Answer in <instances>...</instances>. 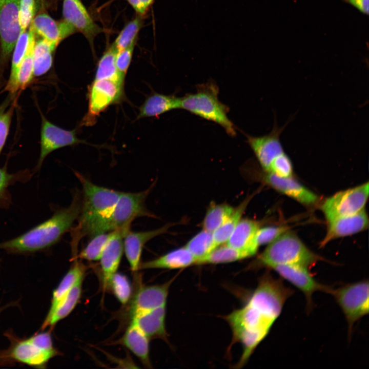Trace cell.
Listing matches in <instances>:
<instances>
[{"label":"cell","instance_id":"1","mask_svg":"<svg viewBox=\"0 0 369 369\" xmlns=\"http://www.w3.org/2000/svg\"><path fill=\"white\" fill-rule=\"evenodd\" d=\"M294 292L279 278L266 273L245 304L225 317L233 334V343H240L242 353L236 367H242L266 337Z\"/></svg>","mask_w":369,"mask_h":369},{"label":"cell","instance_id":"2","mask_svg":"<svg viewBox=\"0 0 369 369\" xmlns=\"http://www.w3.org/2000/svg\"><path fill=\"white\" fill-rule=\"evenodd\" d=\"M81 204V198L76 192L68 207L57 211L50 218L19 236L0 242V249L11 253L24 254L50 247L78 219Z\"/></svg>","mask_w":369,"mask_h":369},{"label":"cell","instance_id":"3","mask_svg":"<svg viewBox=\"0 0 369 369\" xmlns=\"http://www.w3.org/2000/svg\"><path fill=\"white\" fill-rule=\"evenodd\" d=\"M75 174L83 190L78 224L73 233V238L79 241L84 236L105 232L106 223L122 192L96 185Z\"/></svg>","mask_w":369,"mask_h":369},{"label":"cell","instance_id":"4","mask_svg":"<svg viewBox=\"0 0 369 369\" xmlns=\"http://www.w3.org/2000/svg\"><path fill=\"white\" fill-rule=\"evenodd\" d=\"M196 90L180 98L179 108L219 125L230 136H235V126L227 115L229 108L219 101L216 84L210 80L198 85Z\"/></svg>","mask_w":369,"mask_h":369},{"label":"cell","instance_id":"5","mask_svg":"<svg viewBox=\"0 0 369 369\" xmlns=\"http://www.w3.org/2000/svg\"><path fill=\"white\" fill-rule=\"evenodd\" d=\"M321 258L295 234L288 231L269 244L258 258V264L271 269L278 265H298L309 269Z\"/></svg>","mask_w":369,"mask_h":369},{"label":"cell","instance_id":"6","mask_svg":"<svg viewBox=\"0 0 369 369\" xmlns=\"http://www.w3.org/2000/svg\"><path fill=\"white\" fill-rule=\"evenodd\" d=\"M150 190L151 188L139 192H122L106 223L105 232L120 230L127 233L135 219L154 217L146 205Z\"/></svg>","mask_w":369,"mask_h":369},{"label":"cell","instance_id":"7","mask_svg":"<svg viewBox=\"0 0 369 369\" xmlns=\"http://www.w3.org/2000/svg\"><path fill=\"white\" fill-rule=\"evenodd\" d=\"M368 281L363 280L333 289L331 295L343 313L348 324L349 337L358 320L367 315L369 310Z\"/></svg>","mask_w":369,"mask_h":369},{"label":"cell","instance_id":"8","mask_svg":"<svg viewBox=\"0 0 369 369\" xmlns=\"http://www.w3.org/2000/svg\"><path fill=\"white\" fill-rule=\"evenodd\" d=\"M6 336L10 340L11 345L9 348L0 351L1 365L18 362L42 368L45 367L51 359L60 354L40 348L31 337L20 339L9 332Z\"/></svg>","mask_w":369,"mask_h":369},{"label":"cell","instance_id":"9","mask_svg":"<svg viewBox=\"0 0 369 369\" xmlns=\"http://www.w3.org/2000/svg\"><path fill=\"white\" fill-rule=\"evenodd\" d=\"M20 0H0V88L4 83L6 63L21 33L19 19Z\"/></svg>","mask_w":369,"mask_h":369},{"label":"cell","instance_id":"10","mask_svg":"<svg viewBox=\"0 0 369 369\" xmlns=\"http://www.w3.org/2000/svg\"><path fill=\"white\" fill-rule=\"evenodd\" d=\"M368 193V182L340 191L325 200L321 210L327 221L357 214L364 210Z\"/></svg>","mask_w":369,"mask_h":369},{"label":"cell","instance_id":"11","mask_svg":"<svg viewBox=\"0 0 369 369\" xmlns=\"http://www.w3.org/2000/svg\"><path fill=\"white\" fill-rule=\"evenodd\" d=\"M123 93L124 85L110 79L94 80L89 91L88 111L81 125H94L102 112L122 98Z\"/></svg>","mask_w":369,"mask_h":369},{"label":"cell","instance_id":"12","mask_svg":"<svg viewBox=\"0 0 369 369\" xmlns=\"http://www.w3.org/2000/svg\"><path fill=\"white\" fill-rule=\"evenodd\" d=\"M281 278L298 288L304 294L309 311L313 306L312 296L317 291L330 294L333 288L317 281L311 274L309 269L298 265H278L271 268Z\"/></svg>","mask_w":369,"mask_h":369},{"label":"cell","instance_id":"13","mask_svg":"<svg viewBox=\"0 0 369 369\" xmlns=\"http://www.w3.org/2000/svg\"><path fill=\"white\" fill-rule=\"evenodd\" d=\"M271 131L261 136H252L247 135V142L255 154L259 164L267 172L272 162L277 157L285 152L280 141V135L291 118L284 126L279 127L277 124L276 114Z\"/></svg>","mask_w":369,"mask_h":369},{"label":"cell","instance_id":"14","mask_svg":"<svg viewBox=\"0 0 369 369\" xmlns=\"http://www.w3.org/2000/svg\"><path fill=\"white\" fill-rule=\"evenodd\" d=\"M39 110L41 117V128L40 154L37 164V169L42 166L46 157L54 151L66 146L85 142L77 137L75 130H65L53 124Z\"/></svg>","mask_w":369,"mask_h":369},{"label":"cell","instance_id":"15","mask_svg":"<svg viewBox=\"0 0 369 369\" xmlns=\"http://www.w3.org/2000/svg\"><path fill=\"white\" fill-rule=\"evenodd\" d=\"M63 15L64 20L76 31L81 32L91 44H93L95 37L102 31L80 0H64Z\"/></svg>","mask_w":369,"mask_h":369},{"label":"cell","instance_id":"16","mask_svg":"<svg viewBox=\"0 0 369 369\" xmlns=\"http://www.w3.org/2000/svg\"><path fill=\"white\" fill-rule=\"evenodd\" d=\"M173 280L160 284L139 286L132 300L130 316L166 305L169 290Z\"/></svg>","mask_w":369,"mask_h":369},{"label":"cell","instance_id":"17","mask_svg":"<svg viewBox=\"0 0 369 369\" xmlns=\"http://www.w3.org/2000/svg\"><path fill=\"white\" fill-rule=\"evenodd\" d=\"M30 28L54 49L61 41L76 31L64 20L56 21L46 13H40L34 17Z\"/></svg>","mask_w":369,"mask_h":369},{"label":"cell","instance_id":"18","mask_svg":"<svg viewBox=\"0 0 369 369\" xmlns=\"http://www.w3.org/2000/svg\"><path fill=\"white\" fill-rule=\"evenodd\" d=\"M173 225L166 224L156 229L133 232L129 230L124 237V251L131 270L136 272L139 270L140 258L145 244L153 238L166 233Z\"/></svg>","mask_w":369,"mask_h":369},{"label":"cell","instance_id":"19","mask_svg":"<svg viewBox=\"0 0 369 369\" xmlns=\"http://www.w3.org/2000/svg\"><path fill=\"white\" fill-rule=\"evenodd\" d=\"M120 230L112 231L111 236L99 259L102 276L103 291L108 289L110 280L117 272L124 252V237Z\"/></svg>","mask_w":369,"mask_h":369},{"label":"cell","instance_id":"20","mask_svg":"<svg viewBox=\"0 0 369 369\" xmlns=\"http://www.w3.org/2000/svg\"><path fill=\"white\" fill-rule=\"evenodd\" d=\"M263 180L267 184L277 191L304 205H314L318 200L316 194L293 178L292 176L281 177L265 172Z\"/></svg>","mask_w":369,"mask_h":369},{"label":"cell","instance_id":"21","mask_svg":"<svg viewBox=\"0 0 369 369\" xmlns=\"http://www.w3.org/2000/svg\"><path fill=\"white\" fill-rule=\"evenodd\" d=\"M327 232L321 246H324L331 240L349 236L365 230L368 226L366 213L362 211L351 215L337 217L327 221Z\"/></svg>","mask_w":369,"mask_h":369},{"label":"cell","instance_id":"22","mask_svg":"<svg viewBox=\"0 0 369 369\" xmlns=\"http://www.w3.org/2000/svg\"><path fill=\"white\" fill-rule=\"evenodd\" d=\"M166 305L131 317L135 324L149 338L167 340L165 325Z\"/></svg>","mask_w":369,"mask_h":369},{"label":"cell","instance_id":"23","mask_svg":"<svg viewBox=\"0 0 369 369\" xmlns=\"http://www.w3.org/2000/svg\"><path fill=\"white\" fill-rule=\"evenodd\" d=\"M260 228L259 222L249 219H241L235 228L226 244L232 248L247 252L254 256L259 248L256 233Z\"/></svg>","mask_w":369,"mask_h":369},{"label":"cell","instance_id":"24","mask_svg":"<svg viewBox=\"0 0 369 369\" xmlns=\"http://www.w3.org/2000/svg\"><path fill=\"white\" fill-rule=\"evenodd\" d=\"M196 258L185 247L171 251L158 258L140 263L139 270L178 269L196 265Z\"/></svg>","mask_w":369,"mask_h":369},{"label":"cell","instance_id":"25","mask_svg":"<svg viewBox=\"0 0 369 369\" xmlns=\"http://www.w3.org/2000/svg\"><path fill=\"white\" fill-rule=\"evenodd\" d=\"M149 340V338L135 324L131 322L120 342L138 357L145 366L151 367Z\"/></svg>","mask_w":369,"mask_h":369},{"label":"cell","instance_id":"26","mask_svg":"<svg viewBox=\"0 0 369 369\" xmlns=\"http://www.w3.org/2000/svg\"><path fill=\"white\" fill-rule=\"evenodd\" d=\"M74 258L73 263L70 269L53 292L50 309L44 321L49 319L55 309L75 283L79 279L85 277L86 266L78 260L77 256L74 255Z\"/></svg>","mask_w":369,"mask_h":369},{"label":"cell","instance_id":"27","mask_svg":"<svg viewBox=\"0 0 369 369\" xmlns=\"http://www.w3.org/2000/svg\"><path fill=\"white\" fill-rule=\"evenodd\" d=\"M179 107L180 97L155 93L147 98L140 106L137 118L157 117Z\"/></svg>","mask_w":369,"mask_h":369},{"label":"cell","instance_id":"28","mask_svg":"<svg viewBox=\"0 0 369 369\" xmlns=\"http://www.w3.org/2000/svg\"><path fill=\"white\" fill-rule=\"evenodd\" d=\"M84 278V277L81 278L75 283L49 319L44 321L41 327L42 330L47 327L52 329L57 323L67 317L72 312L80 299Z\"/></svg>","mask_w":369,"mask_h":369},{"label":"cell","instance_id":"29","mask_svg":"<svg viewBox=\"0 0 369 369\" xmlns=\"http://www.w3.org/2000/svg\"><path fill=\"white\" fill-rule=\"evenodd\" d=\"M30 36L29 29L22 32L14 48L10 74L5 87V90L8 91L9 93L15 94L18 91L17 88L18 71L27 52L29 44Z\"/></svg>","mask_w":369,"mask_h":369},{"label":"cell","instance_id":"30","mask_svg":"<svg viewBox=\"0 0 369 369\" xmlns=\"http://www.w3.org/2000/svg\"><path fill=\"white\" fill-rule=\"evenodd\" d=\"M221 245L217 246L207 256L198 259L196 265L226 263L251 257L249 254L245 251L232 248L227 244Z\"/></svg>","mask_w":369,"mask_h":369},{"label":"cell","instance_id":"31","mask_svg":"<svg viewBox=\"0 0 369 369\" xmlns=\"http://www.w3.org/2000/svg\"><path fill=\"white\" fill-rule=\"evenodd\" d=\"M55 49L45 39L35 40L33 52L34 76H40L48 72L53 65V52Z\"/></svg>","mask_w":369,"mask_h":369},{"label":"cell","instance_id":"32","mask_svg":"<svg viewBox=\"0 0 369 369\" xmlns=\"http://www.w3.org/2000/svg\"><path fill=\"white\" fill-rule=\"evenodd\" d=\"M116 51L110 47L98 61L94 80L110 79L124 85L125 77L118 71L115 64Z\"/></svg>","mask_w":369,"mask_h":369},{"label":"cell","instance_id":"33","mask_svg":"<svg viewBox=\"0 0 369 369\" xmlns=\"http://www.w3.org/2000/svg\"><path fill=\"white\" fill-rule=\"evenodd\" d=\"M217 246L213 232L203 229L193 237L184 247L197 261L207 256Z\"/></svg>","mask_w":369,"mask_h":369},{"label":"cell","instance_id":"34","mask_svg":"<svg viewBox=\"0 0 369 369\" xmlns=\"http://www.w3.org/2000/svg\"><path fill=\"white\" fill-rule=\"evenodd\" d=\"M250 201L248 198L243 201L234 211L227 219L213 232L214 239L217 245L227 242L235 228L241 219L242 215Z\"/></svg>","mask_w":369,"mask_h":369},{"label":"cell","instance_id":"35","mask_svg":"<svg viewBox=\"0 0 369 369\" xmlns=\"http://www.w3.org/2000/svg\"><path fill=\"white\" fill-rule=\"evenodd\" d=\"M30 40L26 55L19 66L17 76V90L24 89L32 81L34 76L33 52L35 43L36 34L29 27Z\"/></svg>","mask_w":369,"mask_h":369},{"label":"cell","instance_id":"36","mask_svg":"<svg viewBox=\"0 0 369 369\" xmlns=\"http://www.w3.org/2000/svg\"><path fill=\"white\" fill-rule=\"evenodd\" d=\"M234 209L225 203L211 204L203 221V229L213 232L227 219Z\"/></svg>","mask_w":369,"mask_h":369},{"label":"cell","instance_id":"37","mask_svg":"<svg viewBox=\"0 0 369 369\" xmlns=\"http://www.w3.org/2000/svg\"><path fill=\"white\" fill-rule=\"evenodd\" d=\"M142 25L143 20L140 16L128 23L112 45V47L118 52L136 42Z\"/></svg>","mask_w":369,"mask_h":369},{"label":"cell","instance_id":"38","mask_svg":"<svg viewBox=\"0 0 369 369\" xmlns=\"http://www.w3.org/2000/svg\"><path fill=\"white\" fill-rule=\"evenodd\" d=\"M111 234L112 231L94 235L77 257L91 261L99 260Z\"/></svg>","mask_w":369,"mask_h":369},{"label":"cell","instance_id":"39","mask_svg":"<svg viewBox=\"0 0 369 369\" xmlns=\"http://www.w3.org/2000/svg\"><path fill=\"white\" fill-rule=\"evenodd\" d=\"M109 288H111L115 297L121 304H126L131 300L132 288L125 275L116 272L110 280Z\"/></svg>","mask_w":369,"mask_h":369},{"label":"cell","instance_id":"40","mask_svg":"<svg viewBox=\"0 0 369 369\" xmlns=\"http://www.w3.org/2000/svg\"><path fill=\"white\" fill-rule=\"evenodd\" d=\"M266 172H270L281 177L292 176L293 166L289 156L284 152L271 163Z\"/></svg>","mask_w":369,"mask_h":369},{"label":"cell","instance_id":"41","mask_svg":"<svg viewBox=\"0 0 369 369\" xmlns=\"http://www.w3.org/2000/svg\"><path fill=\"white\" fill-rule=\"evenodd\" d=\"M288 231V227L284 226L259 228L256 235V242L259 247L269 244Z\"/></svg>","mask_w":369,"mask_h":369},{"label":"cell","instance_id":"42","mask_svg":"<svg viewBox=\"0 0 369 369\" xmlns=\"http://www.w3.org/2000/svg\"><path fill=\"white\" fill-rule=\"evenodd\" d=\"M35 12V0H20L19 19L21 32L27 30L30 26Z\"/></svg>","mask_w":369,"mask_h":369},{"label":"cell","instance_id":"43","mask_svg":"<svg viewBox=\"0 0 369 369\" xmlns=\"http://www.w3.org/2000/svg\"><path fill=\"white\" fill-rule=\"evenodd\" d=\"M15 108V102L8 110L0 113V154L7 139Z\"/></svg>","mask_w":369,"mask_h":369},{"label":"cell","instance_id":"44","mask_svg":"<svg viewBox=\"0 0 369 369\" xmlns=\"http://www.w3.org/2000/svg\"><path fill=\"white\" fill-rule=\"evenodd\" d=\"M136 42L125 49L117 52L115 57V64L119 73L124 77L127 73L130 65Z\"/></svg>","mask_w":369,"mask_h":369},{"label":"cell","instance_id":"45","mask_svg":"<svg viewBox=\"0 0 369 369\" xmlns=\"http://www.w3.org/2000/svg\"><path fill=\"white\" fill-rule=\"evenodd\" d=\"M25 172L10 174L5 167L0 168V199L5 195L8 187L24 176Z\"/></svg>","mask_w":369,"mask_h":369},{"label":"cell","instance_id":"46","mask_svg":"<svg viewBox=\"0 0 369 369\" xmlns=\"http://www.w3.org/2000/svg\"><path fill=\"white\" fill-rule=\"evenodd\" d=\"M135 12L141 16L145 14L154 0H127Z\"/></svg>","mask_w":369,"mask_h":369},{"label":"cell","instance_id":"47","mask_svg":"<svg viewBox=\"0 0 369 369\" xmlns=\"http://www.w3.org/2000/svg\"><path fill=\"white\" fill-rule=\"evenodd\" d=\"M344 1L356 7L362 13L368 14L369 0H344Z\"/></svg>","mask_w":369,"mask_h":369},{"label":"cell","instance_id":"48","mask_svg":"<svg viewBox=\"0 0 369 369\" xmlns=\"http://www.w3.org/2000/svg\"><path fill=\"white\" fill-rule=\"evenodd\" d=\"M15 94L9 93V96L6 98L5 101L0 105V113L6 110L9 105L14 100Z\"/></svg>","mask_w":369,"mask_h":369},{"label":"cell","instance_id":"49","mask_svg":"<svg viewBox=\"0 0 369 369\" xmlns=\"http://www.w3.org/2000/svg\"><path fill=\"white\" fill-rule=\"evenodd\" d=\"M16 304H17V302H11V303L6 304L5 305L0 306V313L2 311H3L5 309H6L9 307H10V306H13L16 305Z\"/></svg>","mask_w":369,"mask_h":369}]
</instances>
